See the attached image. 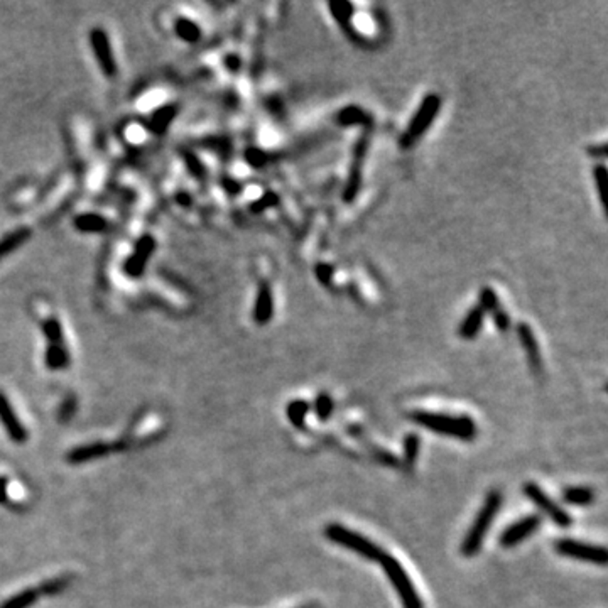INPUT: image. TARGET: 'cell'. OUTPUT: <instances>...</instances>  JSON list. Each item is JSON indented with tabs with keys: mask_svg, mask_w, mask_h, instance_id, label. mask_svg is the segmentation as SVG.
Wrapping results in <instances>:
<instances>
[{
	"mask_svg": "<svg viewBox=\"0 0 608 608\" xmlns=\"http://www.w3.org/2000/svg\"><path fill=\"white\" fill-rule=\"evenodd\" d=\"M375 458H377V460L382 461V463L389 465V466H392V465L397 466V465H399V461H397V458H396V456H392L391 453L384 451V449H377V451H375Z\"/></svg>",
	"mask_w": 608,
	"mask_h": 608,
	"instance_id": "74e56055",
	"label": "cell"
},
{
	"mask_svg": "<svg viewBox=\"0 0 608 608\" xmlns=\"http://www.w3.org/2000/svg\"><path fill=\"white\" fill-rule=\"evenodd\" d=\"M68 578H52L48 579V581H44L43 585L39 586L38 593L48 595V597H52V595H58L61 591L64 590V588L68 586Z\"/></svg>",
	"mask_w": 608,
	"mask_h": 608,
	"instance_id": "1f68e13d",
	"label": "cell"
},
{
	"mask_svg": "<svg viewBox=\"0 0 608 608\" xmlns=\"http://www.w3.org/2000/svg\"><path fill=\"white\" fill-rule=\"evenodd\" d=\"M324 536L330 539L331 542H335V544L355 551L356 554L368 559V561H382V558L387 554L382 547L374 544L370 539L355 533V530L347 529L342 524H330L324 527Z\"/></svg>",
	"mask_w": 608,
	"mask_h": 608,
	"instance_id": "277c9868",
	"label": "cell"
},
{
	"mask_svg": "<svg viewBox=\"0 0 608 608\" xmlns=\"http://www.w3.org/2000/svg\"><path fill=\"white\" fill-rule=\"evenodd\" d=\"M524 495L559 527H570L571 522H573L571 521L570 514H567L561 505H558L553 498L547 495L541 486L533 484V482L524 484Z\"/></svg>",
	"mask_w": 608,
	"mask_h": 608,
	"instance_id": "52a82bcc",
	"label": "cell"
},
{
	"mask_svg": "<svg viewBox=\"0 0 608 608\" xmlns=\"http://www.w3.org/2000/svg\"><path fill=\"white\" fill-rule=\"evenodd\" d=\"M279 203V196L274 191H267L263 193L259 200H255L252 205H250V210H252L254 213H262L266 212L267 208H270V206H275Z\"/></svg>",
	"mask_w": 608,
	"mask_h": 608,
	"instance_id": "d6a6232c",
	"label": "cell"
},
{
	"mask_svg": "<svg viewBox=\"0 0 608 608\" xmlns=\"http://www.w3.org/2000/svg\"><path fill=\"white\" fill-rule=\"evenodd\" d=\"M73 225L81 233H101L108 229V222L99 213L76 215Z\"/></svg>",
	"mask_w": 608,
	"mask_h": 608,
	"instance_id": "ac0fdd59",
	"label": "cell"
},
{
	"mask_svg": "<svg viewBox=\"0 0 608 608\" xmlns=\"http://www.w3.org/2000/svg\"><path fill=\"white\" fill-rule=\"evenodd\" d=\"M154 250H156V240H154L152 235H142L137 240L136 249H133L131 257L124 263V273L131 275V277H140Z\"/></svg>",
	"mask_w": 608,
	"mask_h": 608,
	"instance_id": "30bf717a",
	"label": "cell"
},
{
	"mask_svg": "<svg viewBox=\"0 0 608 608\" xmlns=\"http://www.w3.org/2000/svg\"><path fill=\"white\" fill-rule=\"evenodd\" d=\"M588 154H590V156H598L603 159V157L607 156V144L597 145V147H593V145H591V147H588Z\"/></svg>",
	"mask_w": 608,
	"mask_h": 608,
	"instance_id": "60d3db41",
	"label": "cell"
},
{
	"mask_svg": "<svg viewBox=\"0 0 608 608\" xmlns=\"http://www.w3.org/2000/svg\"><path fill=\"white\" fill-rule=\"evenodd\" d=\"M245 159L249 162L252 168H262V166L267 164V159H269V156H267L266 152L261 151V149L257 147H249L245 151Z\"/></svg>",
	"mask_w": 608,
	"mask_h": 608,
	"instance_id": "836d02e7",
	"label": "cell"
},
{
	"mask_svg": "<svg viewBox=\"0 0 608 608\" xmlns=\"http://www.w3.org/2000/svg\"><path fill=\"white\" fill-rule=\"evenodd\" d=\"M304 608H310V607H304Z\"/></svg>",
	"mask_w": 608,
	"mask_h": 608,
	"instance_id": "7bdbcfd3",
	"label": "cell"
},
{
	"mask_svg": "<svg viewBox=\"0 0 608 608\" xmlns=\"http://www.w3.org/2000/svg\"><path fill=\"white\" fill-rule=\"evenodd\" d=\"M500 505H502V495L497 492V490H493V492H490L488 495H486L484 507H482L480 512H478L475 522H473L472 527H470V530L465 536L463 544H461V553H463V556L472 558L475 556L478 551H480L486 533H488L490 526H492L493 519H495V514L498 512V509H500Z\"/></svg>",
	"mask_w": 608,
	"mask_h": 608,
	"instance_id": "7a4b0ae2",
	"label": "cell"
},
{
	"mask_svg": "<svg viewBox=\"0 0 608 608\" xmlns=\"http://www.w3.org/2000/svg\"><path fill=\"white\" fill-rule=\"evenodd\" d=\"M307 412H310V404L303 399L291 400L289 405H287V417H289L291 424L298 429L304 428V421H306Z\"/></svg>",
	"mask_w": 608,
	"mask_h": 608,
	"instance_id": "484cf974",
	"label": "cell"
},
{
	"mask_svg": "<svg viewBox=\"0 0 608 608\" xmlns=\"http://www.w3.org/2000/svg\"><path fill=\"white\" fill-rule=\"evenodd\" d=\"M174 32L184 43H198L201 39V29L191 19L180 17L174 22Z\"/></svg>",
	"mask_w": 608,
	"mask_h": 608,
	"instance_id": "44dd1931",
	"label": "cell"
},
{
	"mask_svg": "<svg viewBox=\"0 0 608 608\" xmlns=\"http://www.w3.org/2000/svg\"><path fill=\"white\" fill-rule=\"evenodd\" d=\"M485 313L480 306L472 307L468 311V314L465 316L463 321H461L460 328H458V335L463 340H473L475 336L480 333L482 326H484Z\"/></svg>",
	"mask_w": 608,
	"mask_h": 608,
	"instance_id": "e0dca14e",
	"label": "cell"
},
{
	"mask_svg": "<svg viewBox=\"0 0 608 608\" xmlns=\"http://www.w3.org/2000/svg\"><path fill=\"white\" fill-rule=\"evenodd\" d=\"M43 331L50 345H63V328H61V323L56 318L44 319Z\"/></svg>",
	"mask_w": 608,
	"mask_h": 608,
	"instance_id": "83f0119b",
	"label": "cell"
},
{
	"mask_svg": "<svg viewBox=\"0 0 608 608\" xmlns=\"http://www.w3.org/2000/svg\"><path fill=\"white\" fill-rule=\"evenodd\" d=\"M178 115V105H166V107L159 108V110H156L151 115V120H149V129L154 133H164L168 131V127L171 125V122L174 120V117Z\"/></svg>",
	"mask_w": 608,
	"mask_h": 608,
	"instance_id": "ffe728a7",
	"label": "cell"
},
{
	"mask_svg": "<svg viewBox=\"0 0 608 608\" xmlns=\"http://www.w3.org/2000/svg\"><path fill=\"white\" fill-rule=\"evenodd\" d=\"M39 593L38 590H22L17 595H12L10 598H7L6 602L0 603V608H29L34 605V602L38 600Z\"/></svg>",
	"mask_w": 608,
	"mask_h": 608,
	"instance_id": "d4e9b609",
	"label": "cell"
},
{
	"mask_svg": "<svg viewBox=\"0 0 608 608\" xmlns=\"http://www.w3.org/2000/svg\"><path fill=\"white\" fill-rule=\"evenodd\" d=\"M90 46L96 61H99L101 71L105 76H115L117 73V61L113 56L110 38L101 27H93L90 31Z\"/></svg>",
	"mask_w": 608,
	"mask_h": 608,
	"instance_id": "9c48e42d",
	"label": "cell"
},
{
	"mask_svg": "<svg viewBox=\"0 0 608 608\" xmlns=\"http://www.w3.org/2000/svg\"><path fill=\"white\" fill-rule=\"evenodd\" d=\"M411 419L416 424L423 426L426 429L437 433V435L451 436L456 440L472 441L477 436V426L468 416H446L440 412L429 411H414L411 412Z\"/></svg>",
	"mask_w": 608,
	"mask_h": 608,
	"instance_id": "6da1fadb",
	"label": "cell"
},
{
	"mask_svg": "<svg viewBox=\"0 0 608 608\" xmlns=\"http://www.w3.org/2000/svg\"><path fill=\"white\" fill-rule=\"evenodd\" d=\"M441 108V96L436 93H428L424 96L421 105L417 107L411 122H409L407 129H405L403 136H400V147L411 149L417 140L423 139V136L433 125V122L437 117Z\"/></svg>",
	"mask_w": 608,
	"mask_h": 608,
	"instance_id": "3957f363",
	"label": "cell"
},
{
	"mask_svg": "<svg viewBox=\"0 0 608 608\" xmlns=\"http://www.w3.org/2000/svg\"><path fill=\"white\" fill-rule=\"evenodd\" d=\"M7 486H9V480H7L6 477H0V504H7V502H9Z\"/></svg>",
	"mask_w": 608,
	"mask_h": 608,
	"instance_id": "ab89813d",
	"label": "cell"
},
{
	"mask_svg": "<svg viewBox=\"0 0 608 608\" xmlns=\"http://www.w3.org/2000/svg\"><path fill=\"white\" fill-rule=\"evenodd\" d=\"M593 180H595V184H597L600 201H602L603 208H607L605 193H607V180H608V176H607V168H605V166H603V164L595 166V168H593Z\"/></svg>",
	"mask_w": 608,
	"mask_h": 608,
	"instance_id": "f546056e",
	"label": "cell"
},
{
	"mask_svg": "<svg viewBox=\"0 0 608 608\" xmlns=\"http://www.w3.org/2000/svg\"><path fill=\"white\" fill-rule=\"evenodd\" d=\"M46 365L50 370H61L70 363V355L63 345H48L46 355H44Z\"/></svg>",
	"mask_w": 608,
	"mask_h": 608,
	"instance_id": "7402d4cb",
	"label": "cell"
},
{
	"mask_svg": "<svg viewBox=\"0 0 608 608\" xmlns=\"http://www.w3.org/2000/svg\"><path fill=\"white\" fill-rule=\"evenodd\" d=\"M314 411L316 416L319 417V421H326L331 416V412H333V399L328 394H324V392L319 394L314 403Z\"/></svg>",
	"mask_w": 608,
	"mask_h": 608,
	"instance_id": "4dcf8cb0",
	"label": "cell"
},
{
	"mask_svg": "<svg viewBox=\"0 0 608 608\" xmlns=\"http://www.w3.org/2000/svg\"><path fill=\"white\" fill-rule=\"evenodd\" d=\"M328 7H330L331 15H333L336 22H338L345 31H350V22L355 12L354 3L347 2V0H340V2H330L328 3Z\"/></svg>",
	"mask_w": 608,
	"mask_h": 608,
	"instance_id": "603a6c76",
	"label": "cell"
},
{
	"mask_svg": "<svg viewBox=\"0 0 608 608\" xmlns=\"http://www.w3.org/2000/svg\"><path fill=\"white\" fill-rule=\"evenodd\" d=\"M314 273H316V277H318V281L324 284V286H328L331 281V275H333V267L328 266V263H318Z\"/></svg>",
	"mask_w": 608,
	"mask_h": 608,
	"instance_id": "8d00e7d4",
	"label": "cell"
},
{
	"mask_svg": "<svg viewBox=\"0 0 608 608\" xmlns=\"http://www.w3.org/2000/svg\"><path fill=\"white\" fill-rule=\"evenodd\" d=\"M419 446L421 437L416 433H409L404 437V463L407 466H412L416 463L417 455H419Z\"/></svg>",
	"mask_w": 608,
	"mask_h": 608,
	"instance_id": "4316f807",
	"label": "cell"
},
{
	"mask_svg": "<svg viewBox=\"0 0 608 608\" xmlns=\"http://www.w3.org/2000/svg\"><path fill=\"white\" fill-rule=\"evenodd\" d=\"M368 144H370V137H368V132H365L362 133V137L356 140L354 147V157H352L348 180L343 189V200L347 203L354 201L356 194L360 193V188H362V169H363L365 157H367V152H368Z\"/></svg>",
	"mask_w": 608,
	"mask_h": 608,
	"instance_id": "8992f818",
	"label": "cell"
},
{
	"mask_svg": "<svg viewBox=\"0 0 608 608\" xmlns=\"http://www.w3.org/2000/svg\"><path fill=\"white\" fill-rule=\"evenodd\" d=\"M556 551L561 556L578 559V561L595 563V565L605 566L607 565V549L600 546L585 544V542L574 541V539H559L556 542Z\"/></svg>",
	"mask_w": 608,
	"mask_h": 608,
	"instance_id": "ba28073f",
	"label": "cell"
},
{
	"mask_svg": "<svg viewBox=\"0 0 608 608\" xmlns=\"http://www.w3.org/2000/svg\"><path fill=\"white\" fill-rule=\"evenodd\" d=\"M517 336H519V342H521L522 348H524L527 360H529L530 368H533L534 372H536L537 375L542 374V356L541 352H539V343L536 340V335H534L533 328L529 326L527 323H521L517 326Z\"/></svg>",
	"mask_w": 608,
	"mask_h": 608,
	"instance_id": "4fadbf2b",
	"label": "cell"
},
{
	"mask_svg": "<svg viewBox=\"0 0 608 608\" xmlns=\"http://www.w3.org/2000/svg\"><path fill=\"white\" fill-rule=\"evenodd\" d=\"M490 316H492L493 323H495V326H497L498 331H504V333H505V331L510 328V318H509V314L505 313V310L502 306L497 307V310L493 311V313H490Z\"/></svg>",
	"mask_w": 608,
	"mask_h": 608,
	"instance_id": "d590c367",
	"label": "cell"
},
{
	"mask_svg": "<svg viewBox=\"0 0 608 608\" xmlns=\"http://www.w3.org/2000/svg\"><path fill=\"white\" fill-rule=\"evenodd\" d=\"M0 423L6 428V433L14 443H24L27 440V431L20 424L17 414L14 412L12 405L3 392H0Z\"/></svg>",
	"mask_w": 608,
	"mask_h": 608,
	"instance_id": "7c38bea8",
	"label": "cell"
},
{
	"mask_svg": "<svg viewBox=\"0 0 608 608\" xmlns=\"http://www.w3.org/2000/svg\"><path fill=\"white\" fill-rule=\"evenodd\" d=\"M252 318L257 324H267L274 318V293L269 282H262L255 296Z\"/></svg>",
	"mask_w": 608,
	"mask_h": 608,
	"instance_id": "5bb4252c",
	"label": "cell"
},
{
	"mask_svg": "<svg viewBox=\"0 0 608 608\" xmlns=\"http://www.w3.org/2000/svg\"><path fill=\"white\" fill-rule=\"evenodd\" d=\"M31 229L29 226H19L14 232L7 233L6 237L0 238V261H2L6 255H9L14 250H17L20 245H24L31 238Z\"/></svg>",
	"mask_w": 608,
	"mask_h": 608,
	"instance_id": "d6986e66",
	"label": "cell"
},
{
	"mask_svg": "<svg viewBox=\"0 0 608 608\" xmlns=\"http://www.w3.org/2000/svg\"><path fill=\"white\" fill-rule=\"evenodd\" d=\"M541 526V517L539 516H527L521 521H517L516 524L509 526L502 533L500 536V546L504 547H514L521 544L526 537H529L530 534H534Z\"/></svg>",
	"mask_w": 608,
	"mask_h": 608,
	"instance_id": "8fae6325",
	"label": "cell"
},
{
	"mask_svg": "<svg viewBox=\"0 0 608 608\" xmlns=\"http://www.w3.org/2000/svg\"><path fill=\"white\" fill-rule=\"evenodd\" d=\"M184 161H186V168L189 169V173L193 174L194 178H198V180H201V178H205V168H203V164L200 162V159H198L196 156H194V154H186L184 156Z\"/></svg>",
	"mask_w": 608,
	"mask_h": 608,
	"instance_id": "e575fe53",
	"label": "cell"
},
{
	"mask_svg": "<svg viewBox=\"0 0 608 608\" xmlns=\"http://www.w3.org/2000/svg\"><path fill=\"white\" fill-rule=\"evenodd\" d=\"M593 490L586 488V486H570L563 492V500L571 505L585 507L593 502Z\"/></svg>",
	"mask_w": 608,
	"mask_h": 608,
	"instance_id": "cb8c5ba5",
	"label": "cell"
},
{
	"mask_svg": "<svg viewBox=\"0 0 608 608\" xmlns=\"http://www.w3.org/2000/svg\"><path fill=\"white\" fill-rule=\"evenodd\" d=\"M336 122L342 127H370L372 117L359 105H348L336 115Z\"/></svg>",
	"mask_w": 608,
	"mask_h": 608,
	"instance_id": "2e32d148",
	"label": "cell"
},
{
	"mask_svg": "<svg viewBox=\"0 0 608 608\" xmlns=\"http://www.w3.org/2000/svg\"><path fill=\"white\" fill-rule=\"evenodd\" d=\"M225 64H226V70L229 71H232V73H237L238 70H240V66H242V61H240V58H238V56H235V55H230L229 58L225 59Z\"/></svg>",
	"mask_w": 608,
	"mask_h": 608,
	"instance_id": "f35d334b",
	"label": "cell"
},
{
	"mask_svg": "<svg viewBox=\"0 0 608 608\" xmlns=\"http://www.w3.org/2000/svg\"><path fill=\"white\" fill-rule=\"evenodd\" d=\"M112 444L105 443V441H96V443H88L83 446H76L73 448L70 453L66 455V460L71 465H80V463H88V461L96 460L108 453H112Z\"/></svg>",
	"mask_w": 608,
	"mask_h": 608,
	"instance_id": "9a60e30c",
	"label": "cell"
},
{
	"mask_svg": "<svg viewBox=\"0 0 608 608\" xmlns=\"http://www.w3.org/2000/svg\"><path fill=\"white\" fill-rule=\"evenodd\" d=\"M380 565H382L389 581H391L392 586L396 588L397 595H399L404 608H424L414 585H412L411 578H409V574L405 573L403 565H400L396 558L385 554L382 561H380Z\"/></svg>",
	"mask_w": 608,
	"mask_h": 608,
	"instance_id": "5b68a950",
	"label": "cell"
},
{
	"mask_svg": "<svg viewBox=\"0 0 608 608\" xmlns=\"http://www.w3.org/2000/svg\"><path fill=\"white\" fill-rule=\"evenodd\" d=\"M225 189L229 194H237L238 191H240V186H238L235 181L230 180V181H225Z\"/></svg>",
	"mask_w": 608,
	"mask_h": 608,
	"instance_id": "b9f144b4",
	"label": "cell"
},
{
	"mask_svg": "<svg viewBox=\"0 0 608 608\" xmlns=\"http://www.w3.org/2000/svg\"><path fill=\"white\" fill-rule=\"evenodd\" d=\"M478 306L484 310V313H493V311L497 310V307H500L502 304L498 303V296L495 291L492 289V287L485 286L484 289L480 291V304Z\"/></svg>",
	"mask_w": 608,
	"mask_h": 608,
	"instance_id": "f1b7e54d",
	"label": "cell"
}]
</instances>
